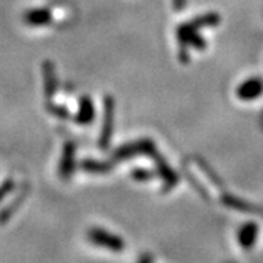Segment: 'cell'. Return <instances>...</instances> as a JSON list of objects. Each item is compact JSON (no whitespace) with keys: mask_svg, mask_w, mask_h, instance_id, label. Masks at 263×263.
<instances>
[{"mask_svg":"<svg viewBox=\"0 0 263 263\" xmlns=\"http://www.w3.org/2000/svg\"><path fill=\"white\" fill-rule=\"evenodd\" d=\"M240 233H241V234L238 235L240 245L243 246L245 249L253 247L254 240H256V237H257V227L253 226V224H252V226H246Z\"/></svg>","mask_w":263,"mask_h":263,"instance_id":"cell-9","label":"cell"},{"mask_svg":"<svg viewBox=\"0 0 263 263\" xmlns=\"http://www.w3.org/2000/svg\"><path fill=\"white\" fill-rule=\"evenodd\" d=\"M13 189H15V181L12 179H6L5 181H2L0 183V202L6 196H9L13 192Z\"/></svg>","mask_w":263,"mask_h":263,"instance_id":"cell-12","label":"cell"},{"mask_svg":"<svg viewBox=\"0 0 263 263\" xmlns=\"http://www.w3.org/2000/svg\"><path fill=\"white\" fill-rule=\"evenodd\" d=\"M41 72H43V82H44V95L48 101L54 98V95L57 94V88H59L56 66L51 60H44L41 65Z\"/></svg>","mask_w":263,"mask_h":263,"instance_id":"cell-4","label":"cell"},{"mask_svg":"<svg viewBox=\"0 0 263 263\" xmlns=\"http://www.w3.org/2000/svg\"><path fill=\"white\" fill-rule=\"evenodd\" d=\"M113 127H114V100L113 97L107 95L104 98V122H103V130L100 133L98 138V146L101 149H107L111 136H113Z\"/></svg>","mask_w":263,"mask_h":263,"instance_id":"cell-2","label":"cell"},{"mask_svg":"<svg viewBox=\"0 0 263 263\" xmlns=\"http://www.w3.org/2000/svg\"><path fill=\"white\" fill-rule=\"evenodd\" d=\"M22 21L28 27H47L53 21V13L47 8H32L24 12Z\"/></svg>","mask_w":263,"mask_h":263,"instance_id":"cell-5","label":"cell"},{"mask_svg":"<svg viewBox=\"0 0 263 263\" xmlns=\"http://www.w3.org/2000/svg\"><path fill=\"white\" fill-rule=\"evenodd\" d=\"M132 176H133V179H136V180L149 179V173H148V171H145V170H135V171L132 173Z\"/></svg>","mask_w":263,"mask_h":263,"instance_id":"cell-13","label":"cell"},{"mask_svg":"<svg viewBox=\"0 0 263 263\" xmlns=\"http://www.w3.org/2000/svg\"><path fill=\"white\" fill-rule=\"evenodd\" d=\"M139 263H152V257H151L149 254H145V256H142V259L139 260Z\"/></svg>","mask_w":263,"mask_h":263,"instance_id":"cell-14","label":"cell"},{"mask_svg":"<svg viewBox=\"0 0 263 263\" xmlns=\"http://www.w3.org/2000/svg\"><path fill=\"white\" fill-rule=\"evenodd\" d=\"M28 195H29V187H28V184H25L24 187L19 190V193L15 196V199L0 211V226H5V224H8V222H9L10 218L15 215V214L18 212L19 208L24 205V202H25V199H27Z\"/></svg>","mask_w":263,"mask_h":263,"instance_id":"cell-6","label":"cell"},{"mask_svg":"<svg viewBox=\"0 0 263 263\" xmlns=\"http://www.w3.org/2000/svg\"><path fill=\"white\" fill-rule=\"evenodd\" d=\"M95 117V108H94V101L91 97L84 95L81 97L79 100V108H78V113L75 114L73 120L81 126H86V124H91Z\"/></svg>","mask_w":263,"mask_h":263,"instance_id":"cell-7","label":"cell"},{"mask_svg":"<svg viewBox=\"0 0 263 263\" xmlns=\"http://www.w3.org/2000/svg\"><path fill=\"white\" fill-rule=\"evenodd\" d=\"M76 170V145L73 142H66L62 149L59 162V177L63 181H69L73 177Z\"/></svg>","mask_w":263,"mask_h":263,"instance_id":"cell-3","label":"cell"},{"mask_svg":"<svg viewBox=\"0 0 263 263\" xmlns=\"http://www.w3.org/2000/svg\"><path fill=\"white\" fill-rule=\"evenodd\" d=\"M263 85L260 81H249L247 84L241 86V89H238V95L243 98H250V97H256L262 91Z\"/></svg>","mask_w":263,"mask_h":263,"instance_id":"cell-11","label":"cell"},{"mask_svg":"<svg viewBox=\"0 0 263 263\" xmlns=\"http://www.w3.org/2000/svg\"><path fill=\"white\" fill-rule=\"evenodd\" d=\"M46 110H47V113L54 116L57 119H60V120H67L70 117V111H69L67 107L62 105V104H54L51 100H48L46 103Z\"/></svg>","mask_w":263,"mask_h":263,"instance_id":"cell-10","label":"cell"},{"mask_svg":"<svg viewBox=\"0 0 263 263\" xmlns=\"http://www.w3.org/2000/svg\"><path fill=\"white\" fill-rule=\"evenodd\" d=\"M86 238L97 247H101V249L110 250V252H123L124 250L123 238L104 230V228H100V227H92L91 230H88Z\"/></svg>","mask_w":263,"mask_h":263,"instance_id":"cell-1","label":"cell"},{"mask_svg":"<svg viewBox=\"0 0 263 263\" xmlns=\"http://www.w3.org/2000/svg\"><path fill=\"white\" fill-rule=\"evenodd\" d=\"M81 168L86 173H91V174H104V173H108L113 168V165L110 162H103V161L82 160L81 161Z\"/></svg>","mask_w":263,"mask_h":263,"instance_id":"cell-8","label":"cell"}]
</instances>
